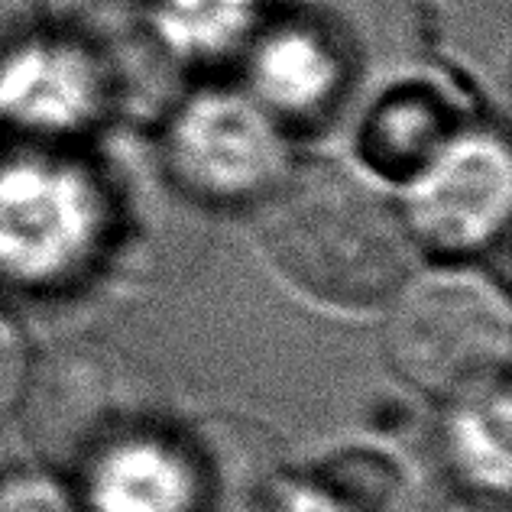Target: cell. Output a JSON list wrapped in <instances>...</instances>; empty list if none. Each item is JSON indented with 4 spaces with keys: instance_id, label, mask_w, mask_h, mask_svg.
Here are the masks:
<instances>
[{
    "instance_id": "10",
    "label": "cell",
    "mask_w": 512,
    "mask_h": 512,
    "mask_svg": "<svg viewBox=\"0 0 512 512\" xmlns=\"http://www.w3.org/2000/svg\"><path fill=\"white\" fill-rule=\"evenodd\" d=\"M188 438L201 467L205 512H266L286 467L276 441L260 425L208 419Z\"/></svg>"
},
{
    "instance_id": "3",
    "label": "cell",
    "mask_w": 512,
    "mask_h": 512,
    "mask_svg": "<svg viewBox=\"0 0 512 512\" xmlns=\"http://www.w3.org/2000/svg\"><path fill=\"white\" fill-rule=\"evenodd\" d=\"M107 205L91 175L49 153L0 159V279L52 289L101 250Z\"/></svg>"
},
{
    "instance_id": "1",
    "label": "cell",
    "mask_w": 512,
    "mask_h": 512,
    "mask_svg": "<svg viewBox=\"0 0 512 512\" xmlns=\"http://www.w3.org/2000/svg\"><path fill=\"white\" fill-rule=\"evenodd\" d=\"M256 208L273 263L321 302L376 305L409 276L415 237L402 211L341 166L289 169Z\"/></svg>"
},
{
    "instance_id": "12",
    "label": "cell",
    "mask_w": 512,
    "mask_h": 512,
    "mask_svg": "<svg viewBox=\"0 0 512 512\" xmlns=\"http://www.w3.org/2000/svg\"><path fill=\"white\" fill-rule=\"evenodd\" d=\"M454 137L451 114L435 91L406 85L373 107L360 137L363 159L386 179L409 182Z\"/></svg>"
},
{
    "instance_id": "18",
    "label": "cell",
    "mask_w": 512,
    "mask_h": 512,
    "mask_svg": "<svg viewBox=\"0 0 512 512\" xmlns=\"http://www.w3.org/2000/svg\"><path fill=\"white\" fill-rule=\"evenodd\" d=\"M406 512H506V503L487 500V496H477L457 487H444L438 493H428L422 500H415Z\"/></svg>"
},
{
    "instance_id": "16",
    "label": "cell",
    "mask_w": 512,
    "mask_h": 512,
    "mask_svg": "<svg viewBox=\"0 0 512 512\" xmlns=\"http://www.w3.org/2000/svg\"><path fill=\"white\" fill-rule=\"evenodd\" d=\"M33 376V354L23 328L7 312H0V419L23 406Z\"/></svg>"
},
{
    "instance_id": "13",
    "label": "cell",
    "mask_w": 512,
    "mask_h": 512,
    "mask_svg": "<svg viewBox=\"0 0 512 512\" xmlns=\"http://www.w3.org/2000/svg\"><path fill=\"white\" fill-rule=\"evenodd\" d=\"M266 512H396V470L380 457L347 454L305 477L282 474Z\"/></svg>"
},
{
    "instance_id": "9",
    "label": "cell",
    "mask_w": 512,
    "mask_h": 512,
    "mask_svg": "<svg viewBox=\"0 0 512 512\" xmlns=\"http://www.w3.org/2000/svg\"><path fill=\"white\" fill-rule=\"evenodd\" d=\"M250 98L276 124H321L347 91V52L318 23L282 20L247 43Z\"/></svg>"
},
{
    "instance_id": "14",
    "label": "cell",
    "mask_w": 512,
    "mask_h": 512,
    "mask_svg": "<svg viewBox=\"0 0 512 512\" xmlns=\"http://www.w3.org/2000/svg\"><path fill=\"white\" fill-rule=\"evenodd\" d=\"M153 33L185 62H218L244 49L256 26V0H153Z\"/></svg>"
},
{
    "instance_id": "15",
    "label": "cell",
    "mask_w": 512,
    "mask_h": 512,
    "mask_svg": "<svg viewBox=\"0 0 512 512\" xmlns=\"http://www.w3.org/2000/svg\"><path fill=\"white\" fill-rule=\"evenodd\" d=\"M0 512H82L56 470H13L0 480Z\"/></svg>"
},
{
    "instance_id": "6",
    "label": "cell",
    "mask_w": 512,
    "mask_h": 512,
    "mask_svg": "<svg viewBox=\"0 0 512 512\" xmlns=\"http://www.w3.org/2000/svg\"><path fill=\"white\" fill-rule=\"evenodd\" d=\"M406 185L402 218L415 244L464 256L490 247L506 231L512 166L503 137L490 130L454 133Z\"/></svg>"
},
{
    "instance_id": "5",
    "label": "cell",
    "mask_w": 512,
    "mask_h": 512,
    "mask_svg": "<svg viewBox=\"0 0 512 512\" xmlns=\"http://www.w3.org/2000/svg\"><path fill=\"white\" fill-rule=\"evenodd\" d=\"M166 166L192 198L240 208L260 205L282 182L289 150L282 127L250 94L201 91L172 114Z\"/></svg>"
},
{
    "instance_id": "17",
    "label": "cell",
    "mask_w": 512,
    "mask_h": 512,
    "mask_svg": "<svg viewBox=\"0 0 512 512\" xmlns=\"http://www.w3.org/2000/svg\"><path fill=\"white\" fill-rule=\"evenodd\" d=\"M39 33V0H0V65Z\"/></svg>"
},
{
    "instance_id": "11",
    "label": "cell",
    "mask_w": 512,
    "mask_h": 512,
    "mask_svg": "<svg viewBox=\"0 0 512 512\" xmlns=\"http://www.w3.org/2000/svg\"><path fill=\"white\" fill-rule=\"evenodd\" d=\"M509 386L506 380L451 399L441 428V457L451 487L506 503L509 493Z\"/></svg>"
},
{
    "instance_id": "2",
    "label": "cell",
    "mask_w": 512,
    "mask_h": 512,
    "mask_svg": "<svg viewBox=\"0 0 512 512\" xmlns=\"http://www.w3.org/2000/svg\"><path fill=\"white\" fill-rule=\"evenodd\" d=\"M509 305L474 273H438L399 295L386 321V360L428 396H464L506 380Z\"/></svg>"
},
{
    "instance_id": "4",
    "label": "cell",
    "mask_w": 512,
    "mask_h": 512,
    "mask_svg": "<svg viewBox=\"0 0 512 512\" xmlns=\"http://www.w3.org/2000/svg\"><path fill=\"white\" fill-rule=\"evenodd\" d=\"M20 409L36 451L75 470L111 441L159 425L150 373L107 344H69L43 367L33 363Z\"/></svg>"
},
{
    "instance_id": "8",
    "label": "cell",
    "mask_w": 512,
    "mask_h": 512,
    "mask_svg": "<svg viewBox=\"0 0 512 512\" xmlns=\"http://www.w3.org/2000/svg\"><path fill=\"white\" fill-rule=\"evenodd\" d=\"M78 477L82 512H205L195 444L163 422L94 451Z\"/></svg>"
},
{
    "instance_id": "7",
    "label": "cell",
    "mask_w": 512,
    "mask_h": 512,
    "mask_svg": "<svg viewBox=\"0 0 512 512\" xmlns=\"http://www.w3.org/2000/svg\"><path fill=\"white\" fill-rule=\"evenodd\" d=\"M114 101V78L65 36H33L0 65V114L33 133H78Z\"/></svg>"
}]
</instances>
